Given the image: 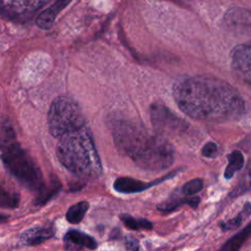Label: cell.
<instances>
[{
    "label": "cell",
    "mask_w": 251,
    "mask_h": 251,
    "mask_svg": "<svg viewBox=\"0 0 251 251\" xmlns=\"http://www.w3.org/2000/svg\"><path fill=\"white\" fill-rule=\"evenodd\" d=\"M173 96L178 108L192 119L226 123L244 114V100L226 81L210 75H194L176 80Z\"/></svg>",
    "instance_id": "obj_1"
},
{
    "label": "cell",
    "mask_w": 251,
    "mask_h": 251,
    "mask_svg": "<svg viewBox=\"0 0 251 251\" xmlns=\"http://www.w3.org/2000/svg\"><path fill=\"white\" fill-rule=\"evenodd\" d=\"M112 134L120 151L143 170L163 171L174 163L175 150L166 137L150 132L137 123L115 121L112 124Z\"/></svg>",
    "instance_id": "obj_2"
},
{
    "label": "cell",
    "mask_w": 251,
    "mask_h": 251,
    "mask_svg": "<svg viewBox=\"0 0 251 251\" xmlns=\"http://www.w3.org/2000/svg\"><path fill=\"white\" fill-rule=\"evenodd\" d=\"M56 154L60 163L81 178L98 177L102 164L91 131L82 127L60 137Z\"/></svg>",
    "instance_id": "obj_3"
},
{
    "label": "cell",
    "mask_w": 251,
    "mask_h": 251,
    "mask_svg": "<svg viewBox=\"0 0 251 251\" xmlns=\"http://www.w3.org/2000/svg\"><path fill=\"white\" fill-rule=\"evenodd\" d=\"M1 160L6 170L34 194L45 184L40 168L18 142L3 150Z\"/></svg>",
    "instance_id": "obj_4"
},
{
    "label": "cell",
    "mask_w": 251,
    "mask_h": 251,
    "mask_svg": "<svg viewBox=\"0 0 251 251\" xmlns=\"http://www.w3.org/2000/svg\"><path fill=\"white\" fill-rule=\"evenodd\" d=\"M85 125V119L77 103L69 97H57L48 111L49 131L54 137L80 129Z\"/></svg>",
    "instance_id": "obj_5"
},
{
    "label": "cell",
    "mask_w": 251,
    "mask_h": 251,
    "mask_svg": "<svg viewBox=\"0 0 251 251\" xmlns=\"http://www.w3.org/2000/svg\"><path fill=\"white\" fill-rule=\"evenodd\" d=\"M150 119L155 131L163 136L183 132L188 125L169 108L161 104H153L150 108Z\"/></svg>",
    "instance_id": "obj_6"
},
{
    "label": "cell",
    "mask_w": 251,
    "mask_h": 251,
    "mask_svg": "<svg viewBox=\"0 0 251 251\" xmlns=\"http://www.w3.org/2000/svg\"><path fill=\"white\" fill-rule=\"evenodd\" d=\"M50 0H0V14L13 20L31 18Z\"/></svg>",
    "instance_id": "obj_7"
},
{
    "label": "cell",
    "mask_w": 251,
    "mask_h": 251,
    "mask_svg": "<svg viewBox=\"0 0 251 251\" xmlns=\"http://www.w3.org/2000/svg\"><path fill=\"white\" fill-rule=\"evenodd\" d=\"M230 67L238 77L251 84V43L233 48L230 54Z\"/></svg>",
    "instance_id": "obj_8"
},
{
    "label": "cell",
    "mask_w": 251,
    "mask_h": 251,
    "mask_svg": "<svg viewBox=\"0 0 251 251\" xmlns=\"http://www.w3.org/2000/svg\"><path fill=\"white\" fill-rule=\"evenodd\" d=\"M175 174L166 176L162 178L156 179L155 181L152 182H144L138 179H135L133 177H129V176H122V177H118L115 182H114V188L116 191L120 192V193H137V192H141L145 189L150 188L153 185H156L162 181H164L165 179L173 176Z\"/></svg>",
    "instance_id": "obj_9"
},
{
    "label": "cell",
    "mask_w": 251,
    "mask_h": 251,
    "mask_svg": "<svg viewBox=\"0 0 251 251\" xmlns=\"http://www.w3.org/2000/svg\"><path fill=\"white\" fill-rule=\"evenodd\" d=\"M55 234V227L53 226H41L31 227L21 234L20 241L22 244L34 246L43 243L50 239Z\"/></svg>",
    "instance_id": "obj_10"
},
{
    "label": "cell",
    "mask_w": 251,
    "mask_h": 251,
    "mask_svg": "<svg viewBox=\"0 0 251 251\" xmlns=\"http://www.w3.org/2000/svg\"><path fill=\"white\" fill-rule=\"evenodd\" d=\"M65 245L67 249L79 250V249H96L97 242L90 235L78 231V230H69L64 237Z\"/></svg>",
    "instance_id": "obj_11"
},
{
    "label": "cell",
    "mask_w": 251,
    "mask_h": 251,
    "mask_svg": "<svg viewBox=\"0 0 251 251\" xmlns=\"http://www.w3.org/2000/svg\"><path fill=\"white\" fill-rule=\"evenodd\" d=\"M71 1L72 0H55L52 5H50L37 16V26L42 29H49L53 25L58 14L63 9H65L71 3Z\"/></svg>",
    "instance_id": "obj_12"
},
{
    "label": "cell",
    "mask_w": 251,
    "mask_h": 251,
    "mask_svg": "<svg viewBox=\"0 0 251 251\" xmlns=\"http://www.w3.org/2000/svg\"><path fill=\"white\" fill-rule=\"evenodd\" d=\"M200 201V198L198 196H188L186 198H181L178 197L177 195H172L171 197H169L166 201L162 202L160 205H158V209L160 211L163 212H171L176 210L177 207L183 205V204H187L189 206H191L192 208H196L198 206V203Z\"/></svg>",
    "instance_id": "obj_13"
},
{
    "label": "cell",
    "mask_w": 251,
    "mask_h": 251,
    "mask_svg": "<svg viewBox=\"0 0 251 251\" xmlns=\"http://www.w3.org/2000/svg\"><path fill=\"white\" fill-rule=\"evenodd\" d=\"M20 204V195L0 179V207L15 209Z\"/></svg>",
    "instance_id": "obj_14"
},
{
    "label": "cell",
    "mask_w": 251,
    "mask_h": 251,
    "mask_svg": "<svg viewBox=\"0 0 251 251\" xmlns=\"http://www.w3.org/2000/svg\"><path fill=\"white\" fill-rule=\"evenodd\" d=\"M61 189V183L57 178L50 179L43 187L35 194V203L37 205H43L49 201L54 195L58 193Z\"/></svg>",
    "instance_id": "obj_15"
},
{
    "label": "cell",
    "mask_w": 251,
    "mask_h": 251,
    "mask_svg": "<svg viewBox=\"0 0 251 251\" xmlns=\"http://www.w3.org/2000/svg\"><path fill=\"white\" fill-rule=\"evenodd\" d=\"M16 142V132L12 125L7 120H0V149L4 150Z\"/></svg>",
    "instance_id": "obj_16"
},
{
    "label": "cell",
    "mask_w": 251,
    "mask_h": 251,
    "mask_svg": "<svg viewBox=\"0 0 251 251\" xmlns=\"http://www.w3.org/2000/svg\"><path fill=\"white\" fill-rule=\"evenodd\" d=\"M251 215V203L250 202H246L243 206V208L241 209V211L233 218L226 221V222H222L220 224V226L221 228L224 230V231H226V230H230V229H233V228H236L238 227L244 220H246L249 216Z\"/></svg>",
    "instance_id": "obj_17"
},
{
    "label": "cell",
    "mask_w": 251,
    "mask_h": 251,
    "mask_svg": "<svg viewBox=\"0 0 251 251\" xmlns=\"http://www.w3.org/2000/svg\"><path fill=\"white\" fill-rule=\"evenodd\" d=\"M227 162L228 164L225 170V178L229 179L237 171L242 169L244 157L239 150H234L227 156Z\"/></svg>",
    "instance_id": "obj_18"
},
{
    "label": "cell",
    "mask_w": 251,
    "mask_h": 251,
    "mask_svg": "<svg viewBox=\"0 0 251 251\" xmlns=\"http://www.w3.org/2000/svg\"><path fill=\"white\" fill-rule=\"evenodd\" d=\"M251 235V223L248 224L244 229L236 233L234 236L226 241V243L221 247V250L226 251H235L241 247L243 242Z\"/></svg>",
    "instance_id": "obj_19"
},
{
    "label": "cell",
    "mask_w": 251,
    "mask_h": 251,
    "mask_svg": "<svg viewBox=\"0 0 251 251\" xmlns=\"http://www.w3.org/2000/svg\"><path fill=\"white\" fill-rule=\"evenodd\" d=\"M251 189V160L248 162L237 185L229 193L230 197H238Z\"/></svg>",
    "instance_id": "obj_20"
},
{
    "label": "cell",
    "mask_w": 251,
    "mask_h": 251,
    "mask_svg": "<svg viewBox=\"0 0 251 251\" xmlns=\"http://www.w3.org/2000/svg\"><path fill=\"white\" fill-rule=\"evenodd\" d=\"M88 207H89V204L86 201H80L71 206L66 214V218L68 222L71 224L80 223L84 218L88 210Z\"/></svg>",
    "instance_id": "obj_21"
},
{
    "label": "cell",
    "mask_w": 251,
    "mask_h": 251,
    "mask_svg": "<svg viewBox=\"0 0 251 251\" xmlns=\"http://www.w3.org/2000/svg\"><path fill=\"white\" fill-rule=\"evenodd\" d=\"M121 221L124 223V225L129 228V229H151L153 225L150 221L147 219H141V218H134L127 214H123L120 216Z\"/></svg>",
    "instance_id": "obj_22"
},
{
    "label": "cell",
    "mask_w": 251,
    "mask_h": 251,
    "mask_svg": "<svg viewBox=\"0 0 251 251\" xmlns=\"http://www.w3.org/2000/svg\"><path fill=\"white\" fill-rule=\"evenodd\" d=\"M203 187V180L200 178H194L188 182H186L182 188H181V192L183 195L186 196H190V195H194L197 192H199Z\"/></svg>",
    "instance_id": "obj_23"
},
{
    "label": "cell",
    "mask_w": 251,
    "mask_h": 251,
    "mask_svg": "<svg viewBox=\"0 0 251 251\" xmlns=\"http://www.w3.org/2000/svg\"><path fill=\"white\" fill-rule=\"evenodd\" d=\"M218 151V146L215 142H212V141H209L207 142L203 148H202V155L204 157H207V158H211L213 157Z\"/></svg>",
    "instance_id": "obj_24"
},
{
    "label": "cell",
    "mask_w": 251,
    "mask_h": 251,
    "mask_svg": "<svg viewBox=\"0 0 251 251\" xmlns=\"http://www.w3.org/2000/svg\"><path fill=\"white\" fill-rule=\"evenodd\" d=\"M126 248L131 249V250H137L139 248L138 246V241L133 238H129L126 240Z\"/></svg>",
    "instance_id": "obj_25"
},
{
    "label": "cell",
    "mask_w": 251,
    "mask_h": 251,
    "mask_svg": "<svg viewBox=\"0 0 251 251\" xmlns=\"http://www.w3.org/2000/svg\"><path fill=\"white\" fill-rule=\"evenodd\" d=\"M7 219H8V217H7V216H5V215H3V214H0V224H1V223L6 222V221H7Z\"/></svg>",
    "instance_id": "obj_26"
}]
</instances>
